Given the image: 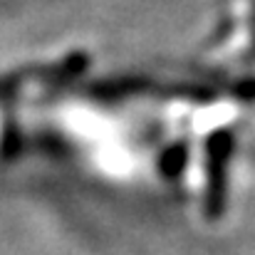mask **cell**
I'll return each instance as SVG.
<instances>
[{
    "instance_id": "cell-1",
    "label": "cell",
    "mask_w": 255,
    "mask_h": 255,
    "mask_svg": "<svg viewBox=\"0 0 255 255\" xmlns=\"http://www.w3.org/2000/svg\"><path fill=\"white\" fill-rule=\"evenodd\" d=\"M231 139L228 134L216 136L211 144V161H208V186H206V216L216 221L226 211V166H228Z\"/></svg>"
}]
</instances>
